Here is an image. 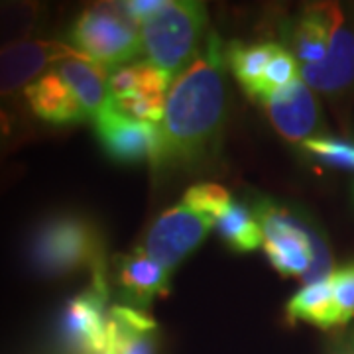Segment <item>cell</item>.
<instances>
[{"label":"cell","mask_w":354,"mask_h":354,"mask_svg":"<svg viewBox=\"0 0 354 354\" xmlns=\"http://www.w3.org/2000/svg\"><path fill=\"white\" fill-rule=\"evenodd\" d=\"M223 64L221 39L211 34L207 46L176 77L158 124L156 169H189L215 152L225 118Z\"/></svg>","instance_id":"6da1fadb"},{"label":"cell","mask_w":354,"mask_h":354,"mask_svg":"<svg viewBox=\"0 0 354 354\" xmlns=\"http://www.w3.org/2000/svg\"><path fill=\"white\" fill-rule=\"evenodd\" d=\"M252 213L262 228L266 254L281 276L301 278L305 286L330 278L329 244L313 223L270 199H258Z\"/></svg>","instance_id":"7a4b0ae2"},{"label":"cell","mask_w":354,"mask_h":354,"mask_svg":"<svg viewBox=\"0 0 354 354\" xmlns=\"http://www.w3.org/2000/svg\"><path fill=\"white\" fill-rule=\"evenodd\" d=\"M28 262L39 278H64L81 268L104 266L97 228L79 215H55L39 223L28 244Z\"/></svg>","instance_id":"3957f363"},{"label":"cell","mask_w":354,"mask_h":354,"mask_svg":"<svg viewBox=\"0 0 354 354\" xmlns=\"http://www.w3.org/2000/svg\"><path fill=\"white\" fill-rule=\"evenodd\" d=\"M207 24V8L197 0L167 2L162 12L146 20L140 28L142 51L148 64L177 77L187 65Z\"/></svg>","instance_id":"277c9868"},{"label":"cell","mask_w":354,"mask_h":354,"mask_svg":"<svg viewBox=\"0 0 354 354\" xmlns=\"http://www.w3.org/2000/svg\"><path fill=\"white\" fill-rule=\"evenodd\" d=\"M71 41L81 55L101 67H116L142 51V38L120 4H93L77 16Z\"/></svg>","instance_id":"5b68a950"},{"label":"cell","mask_w":354,"mask_h":354,"mask_svg":"<svg viewBox=\"0 0 354 354\" xmlns=\"http://www.w3.org/2000/svg\"><path fill=\"white\" fill-rule=\"evenodd\" d=\"M171 77L152 64L124 65L109 75V102L138 122L160 124Z\"/></svg>","instance_id":"8992f818"},{"label":"cell","mask_w":354,"mask_h":354,"mask_svg":"<svg viewBox=\"0 0 354 354\" xmlns=\"http://www.w3.org/2000/svg\"><path fill=\"white\" fill-rule=\"evenodd\" d=\"M106 301L109 281L104 266H99L93 270V281L87 290L67 301L62 319L65 341L81 354H104L106 351L111 323Z\"/></svg>","instance_id":"52a82bcc"},{"label":"cell","mask_w":354,"mask_h":354,"mask_svg":"<svg viewBox=\"0 0 354 354\" xmlns=\"http://www.w3.org/2000/svg\"><path fill=\"white\" fill-rule=\"evenodd\" d=\"M211 228H215L213 218L179 203L153 221L140 250L171 272L205 241Z\"/></svg>","instance_id":"ba28073f"},{"label":"cell","mask_w":354,"mask_h":354,"mask_svg":"<svg viewBox=\"0 0 354 354\" xmlns=\"http://www.w3.org/2000/svg\"><path fill=\"white\" fill-rule=\"evenodd\" d=\"M301 81L309 88L342 101L354 91V22L351 16L333 2L329 51L325 62L299 67Z\"/></svg>","instance_id":"9c48e42d"},{"label":"cell","mask_w":354,"mask_h":354,"mask_svg":"<svg viewBox=\"0 0 354 354\" xmlns=\"http://www.w3.org/2000/svg\"><path fill=\"white\" fill-rule=\"evenodd\" d=\"M65 59H85L73 46L46 39H22L0 48V97H10L44 75L51 64Z\"/></svg>","instance_id":"30bf717a"},{"label":"cell","mask_w":354,"mask_h":354,"mask_svg":"<svg viewBox=\"0 0 354 354\" xmlns=\"http://www.w3.org/2000/svg\"><path fill=\"white\" fill-rule=\"evenodd\" d=\"M95 130L101 142L102 150L120 164H152L158 153V127L148 122H138L128 118L127 114L118 113L109 102L101 113L97 114Z\"/></svg>","instance_id":"8fae6325"},{"label":"cell","mask_w":354,"mask_h":354,"mask_svg":"<svg viewBox=\"0 0 354 354\" xmlns=\"http://www.w3.org/2000/svg\"><path fill=\"white\" fill-rule=\"evenodd\" d=\"M260 104L266 109L276 132L291 144H304L305 140L313 138L321 127L319 104L301 79L272 93Z\"/></svg>","instance_id":"7c38bea8"},{"label":"cell","mask_w":354,"mask_h":354,"mask_svg":"<svg viewBox=\"0 0 354 354\" xmlns=\"http://www.w3.org/2000/svg\"><path fill=\"white\" fill-rule=\"evenodd\" d=\"M24 99L32 114L53 127L75 124L87 120V114L73 95V91L57 73V69L39 75L24 88Z\"/></svg>","instance_id":"4fadbf2b"},{"label":"cell","mask_w":354,"mask_h":354,"mask_svg":"<svg viewBox=\"0 0 354 354\" xmlns=\"http://www.w3.org/2000/svg\"><path fill=\"white\" fill-rule=\"evenodd\" d=\"M116 283L128 299L130 307L144 311L156 297L169 290V270L153 262L150 256L136 250L116 258Z\"/></svg>","instance_id":"5bb4252c"},{"label":"cell","mask_w":354,"mask_h":354,"mask_svg":"<svg viewBox=\"0 0 354 354\" xmlns=\"http://www.w3.org/2000/svg\"><path fill=\"white\" fill-rule=\"evenodd\" d=\"M333 2H321L304 8L295 22L288 24L286 41L291 55L301 65H317L325 62L329 51Z\"/></svg>","instance_id":"9a60e30c"},{"label":"cell","mask_w":354,"mask_h":354,"mask_svg":"<svg viewBox=\"0 0 354 354\" xmlns=\"http://www.w3.org/2000/svg\"><path fill=\"white\" fill-rule=\"evenodd\" d=\"M57 73L73 91L87 118L95 120L109 104V75L104 67L85 59H65L57 65Z\"/></svg>","instance_id":"2e32d148"},{"label":"cell","mask_w":354,"mask_h":354,"mask_svg":"<svg viewBox=\"0 0 354 354\" xmlns=\"http://www.w3.org/2000/svg\"><path fill=\"white\" fill-rule=\"evenodd\" d=\"M279 48L281 46L274 41H262V44H250V46L234 41L228 46L225 53L228 67L250 99H256V101L262 99L266 67L278 53Z\"/></svg>","instance_id":"e0dca14e"},{"label":"cell","mask_w":354,"mask_h":354,"mask_svg":"<svg viewBox=\"0 0 354 354\" xmlns=\"http://www.w3.org/2000/svg\"><path fill=\"white\" fill-rule=\"evenodd\" d=\"M288 317L290 321H305L321 329L341 325L330 278L304 286L301 291H297L288 304Z\"/></svg>","instance_id":"ac0fdd59"},{"label":"cell","mask_w":354,"mask_h":354,"mask_svg":"<svg viewBox=\"0 0 354 354\" xmlns=\"http://www.w3.org/2000/svg\"><path fill=\"white\" fill-rule=\"evenodd\" d=\"M215 228L221 239L236 252H252L262 246V228L252 209L242 203H234L216 218Z\"/></svg>","instance_id":"d6986e66"},{"label":"cell","mask_w":354,"mask_h":354,"mask_svg":"<svg viewBox=\"0 0 354 354\" xmlns=\"http://www.w3.org/2000/svg\"><path fill=\"white\" fill-rule=\"evenodd\" d=\"M36 4H0V48L14 41H22L26 34L36 26Z\"/></svg>","instance_id":"ffe728a7"},{"label":"cell","mask_w":354,"mask_h":354,"mask_svg":"<svg viewBox=\"0 0 354 354\" xmlns=\"http://www.w3.org/2000/svg\"><path fill=\"white\" fill-rule=\"evenodd\" d=\"M181 203L216 223V218L232 205V197L225 187L216 183H197L185 191Z\"/></svg>","instance_id":"44dd1931"},{"label":"cell","mask_w":354,"mask_h":354,"mask_svg":"<svg viewBox=\"0 0 354 354\" xmlns=\"http://www.w3.org/2000/svg\"><path fill=\"white\" fill-rule=\"evenodd\" d=\"M305 152L330 167L354 169V144L329 136H313L301 144Z\"/></svg>","instance_id":"7402d4cb"},{"label":"cell","mask_w":354,"mask_h":354,"mask_svg":"<svg viewBox=\"0 0 354 354\" xmlns=\"http://www.w3.org/2000/svg\"><path fill=\"white\" fill-rule=\"evenodd\" d=\"M297 79H301L297 59L291 55L290 50H286L281 46L278 53L272 57V62L266 67L264 83H262V99H260V102L264 101L266 97H270L272 93L290 87L291 83H295Z\"/></svg>","instance_id":"603a6c76"},{"label":"cell","mask_w":354,"mask_h":354,"mask_svg":"<svg viewBox=\"0 0 354 354\" xmlns=\"http://www.w3.org/2000/svg\"><path fill=\"white\" fill-rule=\"evenodd\" d=\"M330 283L339 319L341 325H344L354 317V262L341 270H335L330 274Z\"/></svg>","instance_id":"cb8c5ba5"},{"label":"cell","mask_w":354,"mask_h":354,"mask_svg":"<svg viewBox=\"0 0 354 354\" xmlns=\"http://www.w3.org/2000/svg\"><path fill=\"white\" fill-rule=\"evenodd\" d=\"M122 10L134 24H144L152 16L162 12L167 2L165 0H130V2H120Z\"/></svg>","instance_id":"d4e9b609"},{"label":"cell","mask_w":354,"mask_h":354,"mask_svg":"<svg viewBox=\"0 0 354 354\" xmlns=\"http://www.w3.org/2000/svg\"><path fill=\"white\" fill-rule=\"evenodd\" d=\"M16 134V116L0 104V144Z\"/></svg>","instance_id":"484cf974"},{"label":"cell","mask_w":354,"mask_h":354,"mask_svg":"<svg viewBox=\"0 0 354 354\" xmlns=\"http://www.w3.org/2000/svg\"><path fill=\"white\" fill-rule=\"evenodd\" d=\"M104 354H120V344H118V337H116V333H114L113 323H109V344H106Z\"/></svg>","instance_id":"4316f807"}]
</instances>
